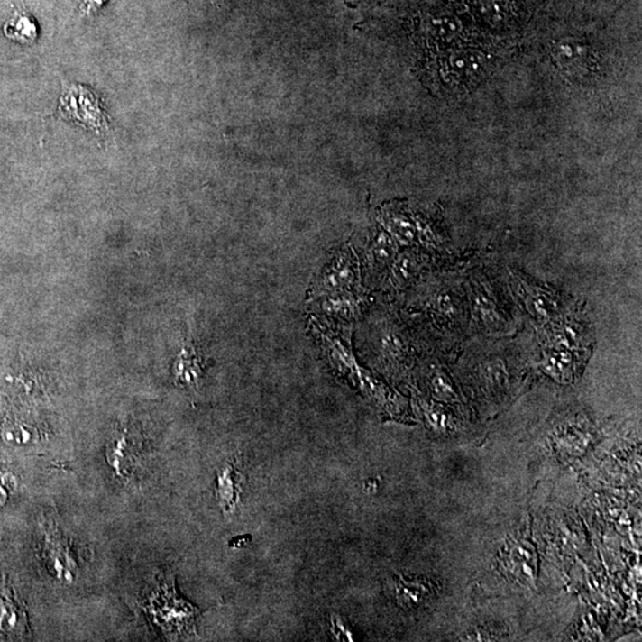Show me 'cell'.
I'll return each mask as SVG.
<instances>
[{"label": "cell", "instance_id": "2", "mask_svg": "<svg viewBox=\"0 0 642 642\" xmlns=\"http://www.w3.org/2000/svg\"><path fill=\"white\" fill-rule=\"evenodd\" d=\"M59 114L65 121L78 123L98 133L108 129L100 99L85 86L74 85L66 89L60 99Z\"/></svg>", "mask_w": 642, "mask_h": 642}, {"label": "cell", "instance_id": "27", "mask_svg": "<svg viewBox=\"0 0 642 642\" xmlns=\"http://www.w3.org/2000/svg\"><path fill=\"white\" fill-rule=\"evenodd\" d=\"M6 499H7V492H6L5 485H4L2 483V482H0V509H2V507L4 505H5Z\"/></svg>", "mask_w": 642, "mask_h": 642}, {"label": "cell", "instance_id": "11", "mask_svg": "<svg viewBox=\"0 0 642 642\" xmlns=\"http://www.w3.org/2000/svg\"><path fill=\"white\" fill-rule=\"evenodd\" d=\"M136 445L128 436L123 435L115 439L108 449L107 459L112 468L121 477H129L137 462Z\"/></svg>", "mask_w": 642, "mask_h": 642}, {"label": "cell", "instance_id": "16", "mask_svg": "<svg viewBox=\"0 0 642 642\" xmlns=\"http://www.w3.org/2000/svg\"><path fill=\"white\" fill-rule=\"evenodd\" d=\"M4 35L14 42L32 43L39 36V30L28 14H16L4 25Z\"/></svg>", "mask_w": 642, "mask_h": 642}, {"label": "cell", "instance_id": "24", "mask_svg": "<svg viewBox=\"0 0 642 642\" xmlns=\"http://www.w3.org/2000/svg\"><path fill=\"white\" fill-rule=\"evenodd\" d=\"M423 410L429 426L436 429H446V427H449V416L439 407L423 403Z\"/></svg>", "mask_w": 642, "mask_h": 642}, {"label": "cell", "instance_id": "14", "mask_svg": "<svg viewBox=\"0 0 642 642\" xmlns=\"http://www.w3.org/2000/svg\"><path fill=\"white\" fill-rule=\"evenodd\" d=\"M421 268V260L417 252H407L395 257L390 267V285L394 289H403L417 275Z\"/></svg>", "mask_w": 642, "mask_h": 642}, {"label": "cell", "instance_id": "3", "mask_svg": "<svg viewBox=\"0 0 642 642\" xmlns=\"http://www.w3.org/2000/svg\"><path fill=\"white\" fill-rule=\"evenodd\" d=\"M357 271L348 252L335 257L321 275L319 287L324 292L345 294L356 285Z\"/></svg>", "mask_w": 642, "mask_h": 642}, {"label": "cell", "instance_id": "15", "mask_svg": "<svg viewBox=\"0 0 642 642\" xmlns=\"http://www.w3.org/2000/svg\"><path fill=\"white\" fill-rule=\"evenodd\" d=\"M398 253V245L390 234L381 231L371 243L368 249L369 262L372 266L383 268L393 263Z\"/></svg>", "mask_w": 642, "mask_h": 642}, {"label": "cell", "instance_id": "5", "mask_svg": "<svg viewBox=\"0 0 642 642\" xmlns=\"http://www.w3.org/2000/svg\"><path fill=\"white\" fill-rule=\"evenodd\" d=\"M485 59L477 51H454L449 56L446 72L455 84H468L483 76Z\"/></svg>", "mask_w": 642, "mask_h": 642}, {"label": "cell", "instance_id": "9", "mask_svg": "<svg viewBox=\"0 0 642 642\" xmlns=\"http://www.w3.org/2000/svg\"><path fill=\"white\" fill-rule=\"evenodd\" d=\"M201 374H203V363L199 353L193 344L186 342L175 361V380L181 386L197 388Z\"/></svg>", "mask_w": 642, "mask_h": 642}, {"label": "cell", "instance_id": "7", "mask_svg": "<svg viewBox=\"0 0 642 642\" xmlns=\"http://www.w3.org/2000/svg\"><path fill=\"white\" fill-rule=\"evenodd\" d=\"M46 551L51 573L59 580L72 582L77 570V562L73 558L69 545L63 543L61 537L51 531Z\"/></svg>", "mask_w": 642, "mask_h": 642}, {"label": "cell", "instance_id": "19", "mask_svg": "<svg viewBox=\"0 0 642 642\" xmlns=\"http://www.w3.org/2000/svg\"><path fill=\"white\" fill-rule=\"evenodd\" d=\"M429 308H431L433 315L439 316V318L449 321L458 318V304L455 302L454 295L447 292V290L436 293L429 302Z\"/></svg>", "mask_w": 642, "mask_h": 642}, {"label": "cell", "instance_id": "13", "mask_svg": "<svg viewBox=\"0 0 642 642\" xmlns=\"http://www.w3.org/2000/svg\"><path fill=\"white\" fill-rule=\"evenodd\" d=\"M522 289H524L525 292L524 301L526 307L537 319H551L557 313V300L550 293L545 292V290L535 286H526L524 283H522Z\"/></svg>", "mask_w": 642, "mask_h": 642}, {"label": "cell", "instance_id": "12", "mask_svg": "<svg viewBox=\"0 0 642 642\" xmlns=\"http://www.w3.org/2000/svg\"><path fill=\"white\" fill-rule=\"evenodd\" d=\"M541 368L547 375L554 377L559 382H569L573 380L576 362L570 350L554 349L545 353Z\"/></svg>", "mask_w": 642, "mask_h": 642}, {"label": "cell", "instance_id": "8", "mask_svg": "<svg viewBox=\"0 0 642 642\" xmlns=\"http://www.w3.org/2000/svg\"><path fill=\"white\" fill-rule=\"evenodd\" d=\"M241 491L240 473L234 464L227 463L219 470L216 485V501L225 513L236 509Z\"/></svg>", "mask_w": 642, "mask_h": 642}, {"label": "cell", "instance_id": "20", "mask_svg": "<svg viewBox=\"0 0 642 642\" xmlns=\"http://www.w3.org/2000/svg\"><path fill=\"white\" fill-rule=\"evenodd\" d=\"M480 9L485 20L492 25L505 24L510 16L509 0H482Z\"/></svg>", "mask_w": 642, "mask_h": 642}, {"label": "cell", "instance_id": "18", "mask_svg": "<svg viewBox=\"0 0 642 642\" xmlns=\"http://www.w3.org/2000/svg\"><path fill=\"white\" fill-rule=\"evenodd\" d=\"M325 312L330 316H337V318L351 319L354 318L360 311V304L357 298L349 297V295L338 294L337 297L328 298L323 305Z\"/></svg>", "mask_w": 642, "mask_h": 642}, {"label": "cell", "instance_id": "10", "mask_svg": "<svg viewBox=\"0 0 642 642\" xmlns=\"http://www.w3.org/2000/svg\"><path fill=\"white\" fill-rule=\"evenodd\" d=\"M383 223L387 227L388 234L400 244H412L419 237L428 241L427 234L421 229L419 223L414 222L409 216L403 212L387 211L383 216Z\"/></svg>", "mask_w": 642, "mask_h": 642}, {"label": "cell", "instance_id": "26", "mask_svg": "<svg viewBox=\"0 0 642 642\" xmlns=\"http://www.w3.org/2000/svg\"><path fill=\"white\" fill-rule=\"evenodd\" d=\"M105 2L106 0H86L84 3V13L91 14L98 10L99 7H102Z\"/></svg>", "mask_w": 642, "mask_h": 642}, {"label": "cell", "instance_id": "1", "mask_svg": "<svg viewBox=\"0 0 642 642\" xmlns=\"http://www.w3.org/2000/svg\"><path fill=\"white\" fill-rule=\"evenodd\" d=\"M156 581L145 599V610L156 625L168 636H180L193 628L197 608L178 599L173 577L164 576Z\"/></svg>", "mask_w": 642, "mask_h": 642}, {"label": "cell", "instance_id": "22", "mask_svg": "<svg viewBox=\"0 0 642 642\" xmlns=\"http://www.w3.org/2000/svg\"><path fill=\"white\" fill-rule=\"evenodd\" d=\"M429 387H431L432 394L438 400L445 402H454L458 400L457 393L454 390L453 383L449 377L444 374L443 371H436L429 377Z\"/></svg>", "mask_w": 642, "mask_h": 642}, {"label": "cell", "instance_id": "6", "mask_svg": "<svg viewBox=\"0 0 642 642\" xmlns=\"http://www.w3.org/2000/svg\"><path fill=\"white\" fill-rule=\"evenodd\" d=\"M555 61L567 72L581 74L589 70L592 54L588 47L573 40H562L552 50Z\"/></svg>", "mask_w": 642, "mask_h": 642}, {"label": "cell", "instance_id": "23", "mask_svg": "<svg viewBox=\"0 0 642 642\" xmlns=\"http://www.w3.org/2000/svg\"><path fill=\"white\" fill-rule=\"evenodd\" d=\"M3 439L10 445L23 446L35 443L37 436L25 425H13L4 429Z\"/></svg>", "mask_w": 642, "mask_h": 642}, {"label": "cell", "instance_id": "4", "mask_svg": "<svg viewBox=\"0 0 642 642\" xmlns=\"http://www.w3.org/2000/svg\"><path fill=\"white\" fill-rule=\"evenodd\" d=\"M472 318L477 326L483 331L496 334L507 327V320L498 302L491 297L485 287L476 289L472 297Z\"/></svg>", "mask_w": 642, "mask_h": 642}, {"label": "cell", "instance_id": "17", "mask_svg": "<svg viewBox=\"0 0 642 642\" xmlns=\"http://www.w3.org/2000/svg\"><path fill=\"white\" fill-rule=\"evenodd\" d=\"M380 353L387 361L400 362L408 353L406 342L397 331L387 328L381 335L379 341Z\"/></svg>", "mask_w": 642, "mask_h": 642}, {"label": "cell", "instance_id": "25", "mask_svg": "<svg viewBox=\"0 0 642 642\" xmlns=\"http://www.w3.org/2000/svg\"><path fill=\"white\" fill-rule=\"evenodd\" d=\"M331 632L337 640L353 641V633L350 632L348 627L344 625V622L338 616L332 618Z\"/></svg>", "mask_w": 642, "mask_h": 642}, {"label": "cell", "instance_id": "21", "mask_svg": "<svg viewBox=\"0 0 642 642\" xmlns=\"http://www.w3.org/2000/svg\"><path fill=\"white\" fill-rule=\"evenodd\" d=\"M23 616L16 606L6 601H0V630L5 633H18L23 630Z\"/></svg>", "mask_w": 642, "mask_h": 642}]
</instances>
